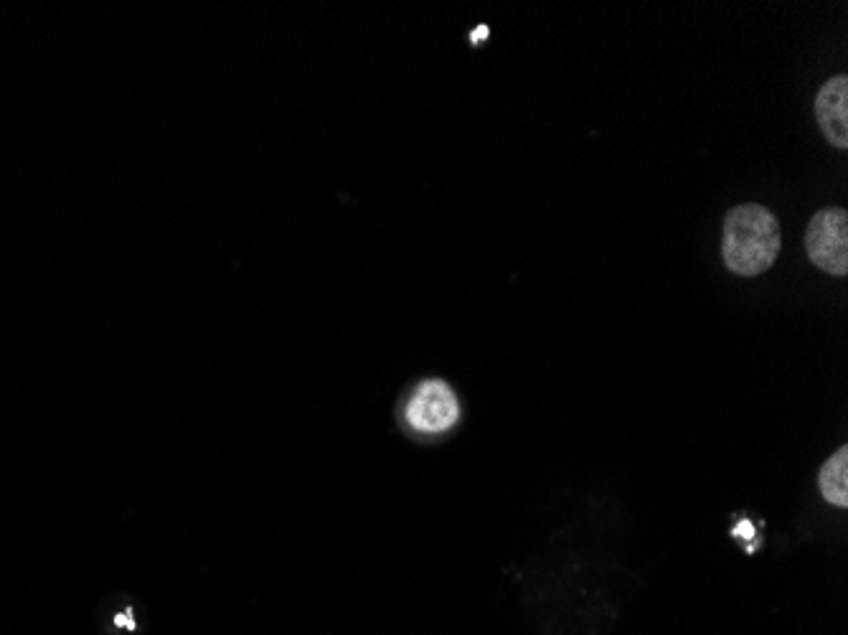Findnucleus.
<instances>
[{"instance_id": "1", "label": "nucleus", "mask_w": 848, "mask_h": 635, "mask_svg": "<svg viewBox=\"0 0 848 635\" xmlns=\"http://www.w3.org/2000/svg\"><path fill=\"white\" fill-rule=\"evenodd\" d=\"M780 247V221L765 206H734L724 219L722 254L734 275L755 277L770 270L780 254Z\"/></svg>"}, {"instance_id": "2", "label": "nucleus", "mask_w": 848, "mask_h": 635, "mask_svg": "<svg viewBox=\"0 0 848 635\" xmlns=\"http://www.w3.org/2000/svg\"><path fill=\"white\" fill-rule=\"evenodd\" d=\"M805 249L815 267L843 277L848 272V214L843 209H821L810 219Z\"/></svg>"}, {"instance_id": "3", "label": "nucleus", "mask_w": 848, "mask_h": 635, "mask_svg": "<svg viewBox=\"0 0 848 635\" xmlns=\"http://www.w3.org/2000/svg\"><path fill=\"white\" fill-rule=\"evenodd\" d=\"M460 407L445 381L432 379L419 384L407 404V420L419 432H445L458 422Z\"/></svg>"}, {"instance_id": "4", "label": "nucleus", "mask_w": 848, "mask_h": 635, "mask_svg": "<svg viewBox=\"0 0 848 635\" xmlns=\"http://www.w3.org/2000/svg\"><path fill=\"white\" fill-rule=\"evenodd\" d=\"M815 117L828 143L836 148H848V77L828 79L815 97Z\"/></svg>"}, {"instance_id": "5", "label": "nucleus", "mask_w": 848, "mask_h": 635, "mask_svg": "<svg viewBox=\"0 0 848 635\" xmlns=\"http://www.w3.org/2000/svg\"><path fill=\"white\" fill-rule=\"evenodd\" d=\"M818 486H821L823 498L838 508L848 506V448H838L831 458L823 463L818 473Z\"/></svg>"}, {"instance_id": "6", "label": "nucleus", "mask_w": 848, "mask_h": 635, "mask_svg": "<svg viewBox=\"0 0 848 635\" xmlns=\"http://www.w3.org/2000/svg\"><path fill=\"white\" fill-rule=\"evenodd\" d=\"M734 534L742 536V539H752V536H755V529H752V524H749V521H742V524L734 529Z\"/></svg>"}, {"instance_id": "7", "label": "nucleus", "mask_w": 848, "mask_h": 635, "mask_svg": "<svg viewBox=\"0 0 848 635\" xmlns=\"http://www.w3.org/2000/svg\"><path fill=\"white\" fill-rule=\"evenodd\" d=\"M491 34V28L488 26H478V31H473V36H470V41H473V44H478L480 39H485V36Z\"/></svg>"}]
</instances>
